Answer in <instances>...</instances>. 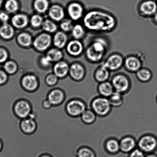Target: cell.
I'll return each instance as SVG.
<instances>
[{
    "label": "cell",
    "mask_w": 157,
    "mask_h": 157,
    "mask_svg": "<svg viewBox=\"0 0 157 157\" xmlns=\"http://www.w3.org/2000/svg\"><path fill=\"white\" fill-rule=\"evenodd\" d=\"M137 147L146 154L155 152L157 150V136L155 134L146 133L140 137Z\"/></svg>",
    "instance_id": "cell-4"
},
{
    "label": "cell",
    "mask_w": 157,
    "mask_h": 157,
    "mask_svg": "<svg viewBox=\"0 0 157 157\" xmlns=\"http://www.w3.org/2000/svg\"><path fill=\"white\" fill-rule=\"evenodd\" d=\"M67 50L71 55L78 56L82 54L83 50V44L80 41H71L68 43Z\"/></svg>",
    "instance_id": "cell-22"
},
{
    "label": "cell",
    "mask_w": 157,
    "mask_h": 157,
    "mask_svg": "<svg viewBox=\"0 0 157 157\" xmlns=\"http://www.w3.org/2000/svg\"><path fill=\"white\" fill-rule=\"evenodd\" d=\"M73 36L76 39L83 38L85 34L84 29L81 25L77 24L73 27L72 31Z\"/></svg>",
    "instance_id": "cell-35"
},
{
    "label": "cell",
    "mask_w": 157,
    "mask_h": 157,
    "mask_svg": "<svg viewBox=\"0 0 157 157\" xmlns=\"http://www.w3.org/2000/svg\"><path fill=\"white\" fill-rule=\"evenodd\" d=\"M109 44L105 38H94L87 48L86 55L90 62L98 63L103 59L108 50Z\"/></svg>",
    "instance_id": "cell-2"
},
{
    "label": "cell",
    "mask_w": 157,
    "mask_h": 157,
    "mask_svg": "<svg viewBox=\"0 0 157 157\" xmlns=\"http://www.w3.org/2000/svg\"><path fill=\"white\" fill-rule=\"evenodd\" d=\"M50 17L56 21H60L64 17L63 9L60 6H53L50 7L49 11Z\"/></svg>",
    "instance_id": "cell-26"
},
{
    "label": "cell",
    "mask_w": 157,
    "mask_h": 157,
    "mask_svg": "<svg viewBox=\"0 0 157 157\" xmlns=\"http://www.w3.org/2000/svg\"><path fill=\"white\" fill-rule=\"evenodd\" d=\"M113 86L109 81L99 83L97 85V92L99 95L109 98L115 92Z\"/></svg>",
    "instance_id": "cell-16"
},
{
    "label": "cell",
    "mask_w": 157,
    "mask_h": 157,
    "mask_svg": "<svg viewBox=\"0 0 157 157\" xmlns=\"http://www.w3.org/2000/svg\"><path fill=\"white\" fill-rule=\"evenodd\" d=\"M156 102H157V95H156Z\"/></svg>",
    "instance_id": "cell-52"
},
{
    "label": "cell",
    "mask_w": 157,
    "mask_h": 157,
    "mask_svg": "<svg viewBox=\"0 0 157 157\" xmlns=\"http://www.w3.org/2000/svg\"><path fill=\"white\" fill-rule=\"evenodd\" d=\"M36 157H54V156L50 154L45 153L39 154Z\"/></svg>",
    "instance_id": "cell-47"
},
{
    "label": "cell",
    "mask_w": 157,
    "mask_h": 157,
    "mask_svg": "<svg viewBox=\"0 0 157 157\" xmlns=\"http://www.w3.org/2000/svg\"><path fill=\"white\" fill-rule=\"evenodd\" d=\"M42 105L44 109H50V108L52 106L50 102L49 101L48 99L45 98L44 99L42 102Z\"/></svg>",
    "instance_id": "cell-45"
},
{
    "label": "cell",
    "mask_w": 157,
    "mask_h": 157,
    "mask_svg": "<svg viewBox=\"0 0 157 157\" xmlns=\"http://www.w3.org/2000/svg\"><path fill=\"white\" fill-rule=\"evenodd\" d=\"M82 121L85 124H94L97 120L98 116L90 108H88L80 116Z\"/></svg>",
    "instance_id": "cell-24"
},
{
    "label": "cell",
    "mask_w": 157,
    "mask_h": 157,
    "mask_svg": "<svg viewBox=\"0 0 157 157\" xmlns=\"http://www.w3.org/2000/svg\"><path fill=\"white\" fill-rule=\"evenodd\" d=\"M59 78L54 74H50L46 76L45 79V83L49 86H56L58 83Z\"/></svg>",
    "instance_id": "cell-37"
},
{
    "label": "cell",
    "mask_w": 157,
    "mask_h": 157,
    "mask_svg": "<svg viewBox=\"0 0 157 157\" xmlns=\"http://www.w3.org/2000/svg\"><path fill=\"white\" fill-rule=\"evenodd\" d=\"M18 41L21 45L24 46H29L31 44V37L30 35L27 33H21L18 36Z\"/></svg>",
    "instance_id": "cell-36"
},
{
    "label": "cell",
    "mask_w": 157,
    "mask_h": 157,
    "mask_svg": "<svg viewBox=\"0 0 157 157\" xmlns=\"http://www.w3.org/2000/svg\"><path fill=\"white\" fill-rule=\"evenodd\" d=\"M154 20L155 22H157V13L154 15Z\"/></svg>",
    "instance_id": "cell-50"
},
{
    "label": "cell",
    "mask_w": 157,
    "mask_h": 157,
    "mask_svg": "<svg viewBox=\"0 0 157 157\" xmlns=\"http://www.w3.org/2000/svg\"><path fill=\"white\" fill-rule=\"evenodd\" d=\"M13 110L16 116L22 120L29 117L33 109L29 101L26 99H20L15 102Z\"/></svg>",
    "instance_id": "cell-7"
},
{
    "label": "cell",
    "mask_w": 157,
    "mask_h": 157,
    "mask_svg": "<svg viewBox=\"0 0 157 157\" xmlns=\"http://www.w3.org/2000/svg\"><path fill=\"white\" fill-rule=\"evenodd\" d=\"M139 10L142 15L144 16H154L157 13V4L151 0L144 1L140 6Z\"/></svg>",
    "instance_id": "cell-15"
},
{
    "label": "cell",
    "mask_w": 157,
    "mask_h": 157,
    "mask_svg": "<svg viewBox=\"0 0 157 157\" xmlns=\"http://www.w3.org/2000/svg\"><path fill=\"white\" fill-rule=\"evenodd\" d=\"M138 140L132 135H126L120 140V152L128 154L137 147Z\"/></svg>",
    "instance_id": "cell-9"
},
{
    "label": "cell",
    "mask_w": 157,
    "mask_h": 157,
    "mask_svg": "<svg viewBox=\"0 0 157 157\" xmlns=\"http://www.w3.org/2000/svg\"><path fill=\"white\" fill-rule=\"evenodd\" d=\"M47 98L52 106L59 105L61 104L65 100V93L63 90L60 88H54L49 91Z\"/></svg>",
    "instance_id": "cell-11"
},
{
    "label": "cell",
    "mask_w": 157,
    "mask_h": 157,
    "mask_svg": "<svg viewBox=\"0 0 157 157\" xmlns=\"http://www.w3.org/2000/svg\"><path fill=\"white\" fill-rule=\"evenodd\" d=\"M9 76L4 70L0 68V87L4 86L7 83Z\"/></svg>",
    "instance_id": "cell-39"
},
{
    "label": "cell",
    "mask_w": 157,
    "mask_h": 157,
    "mask_svg": "<svg viewBox=\"0 0 157 157\" xmlns=\"http://www.w3.org/2000/svg\"><path fill=\"white\" fill-rule=\"evenodd\" d=\"M9 15L4 12H1L0 13V21L3 22V23H6L9 20Z\"/></svg>",
    "instance_id": "cell-44"
},
{
    "label": "cell",
    "mask_w": 157,
    "mask_h": 157,
    "mask_svg": "<svg viewBox=\"0 0 157 157\" xmlns=\"http://www.w3.org/2000/svg\"><path fill=\"white\" fill-rule=\"evenodd\" d=\"M110 82L115 91L123 95L128 92L132 88V81L124 74L115 75L112 78Z\"/></svg>",
    "instance_id": "cell-5"
},
{
    "label": "cell",
    "mask_w": 157,
    "mask_h": 157,
    "mask_svg": "<svg viewBox=\"0 0 157 157\" xmlns=\"http://www.w3.org/2000/svg\"><path fill=\"white\" fill-rule=\"evenodd\" d=\"M4 143L2 139L0 137V153L2 152L4 149Z\"/></svg>",
    "instance_id": "cell-48"
},
{
    "label": "cell",
    "mask_w": 157,
    "mask_h": 157,
    "mask_svg": "<svg viewBox=\"0 0 157 157\" xmlns=\"http://www.w3.org/2000/svg\"><path fill=\"white\" fill-rule=\"evenodd\" d=\"M20 127L23 132L29 135L33 133L36 131L37 124L36 120L28 117L21 120Z\"/></svg>",
    "instance_id": "cell-18"
},
{
    "label": "cell",
    "mask_w": 157,
    "mask_h": 157,
    "mask_svg": "<svg viewBox=\"0 0 157 157\" xmlns=\"http://www.w3.org/2000/svg\"><path fill=\"white\" fill-rule=\"evenodd\" d=\"M17 66L13 61L6 62L4 65V71L10 75L15 74L17 71Z\"/></svg>",
    "instance_id": "cell-33"
},
{
    "label": "cell",
    "mask_w": 157,
    "mask_h": 157,
    "mask_svg": "<svg viewBox=\"0 0 157 157\" xmlns=\"http://www.w3.org/2000/svg\"><path fill=\"white\" fill-rule=\"evenodd\" d=\"M89 108L84 100L79 98L70 100L67 103L66 110L67 113L74 117H80L87 109Z\"/></svg>",
    "instance_id": "cell-6"
},
{
    "label": "cell",
    "mask_w": 157,
    "mask_h": 157,
    "mask_svg": "<svg viewBox=\"0 0 157 157\" xmlns=\"http://www.w3.org/2000/svg\"><path fill=\"white\" fill-rule=\"evenodd\" d=\"M83 23L90 31L95 33H108L114 30L117 21L107 12L93 10L88 12L83 18Z\"/></svg>",
    "instance_id": "cell-1"
},
{
    "label": "cell",
    "mask_w": 157,
    "mask_h": 157,
    "mask_svg": "<svg viewBox=\"0 0 157 157\" xmlns=\"http://www.w3.org/2000/svg\"><path fill=\"white\" fill-rule=\"evenodd\" d=\"M49 2L48 0H35L34 7L39 13H44L48 9Z\"/></svg>",
    "instance_id": "cell-31"
},
{
    "label": "cell",
    "mask_w": 157,
    "mask_h": 157,
    "mask_svg": "<svg viewBox=\"0 0 157 157\" xmlns=\"http://www.w3.org/2000/svg\"><path fill=\"white\" fill-rule=\"evenodd\" d=\"M8 57V54L5 49L0 48V63L5 62Z\"/></svg>",
    "instance_id": "cell-43"
},
{
    "label": "cell",
    "mask_w": 157,
    "mask_h": 157,
    "mask_svg": "<svg viewBox=\"0 0 157 157\" xmlns=\"http://www.w3.org/2000/svg\"><path fill=\"white\" fill-rule=\"evenodd\" d=\"M125 68L131 73H136L142 68V62L139 58L135 56H129L124 60Z\"/></svg>",
    "instance_id": "cell-13"
},
{
    "label": "cell",
    "mask_w": 157,
    "mask_h": 157,
    "mask_svg": "<svg viewBox=\"0 0 157 157\" xmlns=\"http://www.w3.org/2000/svg\"><path fill=\"white\" fill-rule=\"evenodd\" d=\"M21 84L22 88L25 91L33 92L39 88V78L33 74L25 75L21 78Z\"/></svg>",
    "instance_id": "cell-8"
},
{
    "label": "cell",
    "mask_w": 157,
    "mask_h": 157,
    "mask_svg": "<svg viewBox=\"0 0 157 157\" xmlns=\"http://www.w3.org/2000/svg\"><path fill=\"white\" fill-rule=\"evenodd\" d=\"M14 33L11 25L6 23L0 27V36L4 39H8L13 36Z\"/></svg>",
    "instance_id": "cell-29"
},
{
    "label": "cell",
    "mask_w": 157,
    "mask_h": 157,
    "mask_svg": "<svg viewBox=\"0 0 157 157\" xmlns=\"http://www.w3.org/2000/svg\"><path fill=\"white\" fill-rule=\"evenodd\" d=\"M124 60L121 55L115 54L109 56L103 64L110 71H118L124 64Z\"/></svg>",
    "instance_id": "cell-10"
},
{
    "label": "cell",
    "mask_w": 157,
    "mask_h": 157,
    "mask_svg": "<svg viewBox=\"0 0 157 157\" xmlns=\"http://www.w3.org/2000/svg\"><path fill=\"white\" fill-rule=\"evenodd\" d=\"M61 28L64 31H69L73 29V26L71 21L66 20L62 22L60 25Z\"/></svg>",
    "instance_id": "cell-42"
},
{
    "label": "cell",
    "mask_w": 157,
    "mask_h": 157,
    "mask_svg": "<svg viewBox=\"0 0 157 157\" xmlns=\"http://www.w3.org/2000/svg\"><path fill=\"white\" fill-rule=\"evenodd\" d=\"M104 149L108 154L110 155H116L120 152V140L112 137L108 138L105 142Z\"/></svg>",
    "instance_id": "cell-12"
},
{
    "label": "cell",
    "mask_w": 157,
    "mask_h": 157,
    "mask_svg": "<svg viewBox=\"0 0 157 157\" xmlns=\"http://www.w3.org/2000/svg\"><path fill=\"white\" fill-rule=\"evenodd\" d=\"M28 18L23 14L15 15L12 19V23L15 27L18 28L25 27L28 23Z\"/></svg>",
    "instance_id": "cell-28"
},
{
    "label": "cell",
    "mask_w": 157,
    "mask_h": 157,
    "mask_svg": "<svg viewBox=\"0 0 157 157\" xmlns=\"http://www.w3.org/2000/svg\"><path fill=\"white\" fill-rule=\"evenodd\" d=\"M51 62L50 59L47 56L46 57L42 58V60H41V63H42L43 65L44 66H48Z\"/></svg>",
    "instance_id": "cell-46"
},
{
    "label": "cell",
    "mask_w": 157,
    "mask_h": 157,
    "mask_svg": "<svg viewBox=\"0 0 157 157\" xmlns=\"http://www.w3.org/2000/svg\"><path fill=\"white\" fill-rule=\"evenodd\" d=\"M67 38L65 33L62 32H59L54 36V45L59 48L63 47L66 44Z\"/></svg>",
    "instance_id": "cell-30"
},
{
    "label": "cell",
    "mask_w": 157,
    "mask_h": 157,
    "mask_svg": "<svg viewBox=\"0 0 157 157\" xmlns=\"http://www.w3.org/2000/svg\"><path fill=\"white\" fill-rule=\"evenodd\" d=\"M110 76V71L103 65L98 68L94 71V78L97 83L109 81Z\"/></svg>",
    "instance_id": "cell-19"
},
{
    "label": "cell",
    "mask_w": 157,
    "mask_h": 157,
    "mask_svg": "<svg viewBox=\"0 0 157 157\" xmlns=\"http://www.w3.org/2000/svg\"><path fill=\"white\" fill-rule=\"evenodd\" d=\"M70 77L76 81L83 80L86 77V71L82 65L75 63L71 65L69 68Z\"/></svg>",
    "instance_id": "cell-14"
},
{
    "label": "cell",
    "mask_w": 157,
    "mask_h": 157,
    "mask_svg": "<svg viewBox=\"0 0 157 157\" xmlns=\"http://www.w3.org/2000/svg\"><path fill=\"white\" fill-rule=\"evenodd\" d=\"M90 108L98 117H100L107 116L110 114L113 109L109 98L99 95L91 100Z\"/></svg>",
    "instance_id": "cell-3"
},
{
    "label": "cell",
    "mask_w": 157,
    "mask_h": 157,
    "mask_svg": "<svg viewBox=\"0 0 157 157\" xmlns=\"http://www.w3.org/2000/svg\"><path fill=\"white\" fill-rule=\"evenodd\" d=\"M43 29L50 33H53L57 30V27L54 22L49 20H46L42 24Z\"/></svg>",
    "instance_id": "cell-38"
},
{
    "label": "cell",
    "mask_w": 157,
    "mask_h": 157,
    "mask_svg": "<svg viewBox=\"0 0 157 157\" xmlns=\"http://www.w3.org/2000/svg\"><path fill=\"white\" fill-rule=\"evenodd\" d=\"M113 108H119L123 105L124 101L123 94L115 91L109 98Z\"/></svg>",
    "instance_id": "cell-25"
},
{
    "label": "cell",
    "mask_w": 157,
    "mask_h": 157,
    "mask_svg": "<svg viewBox=\"0 0 157 157\" xmlns=\"http://www.w3.org/2000/svg\"><path fill=\"white\" fill-rule=\"evenodd\" d=\"M47 56L51 62L58 61L62 58V52L57 49L53 48L49 50Z\"/></svg>",
    "instance_id": "cell-32"
},
{
    "label": "cell",
    "mask_w": 157,
    "mask_h": 157,
    "mask_svg": "<svg viewBox=\"0 0 157 157\" xmlns=\"http://www.w3.org/2000/svg\"><path fill=\"white\" fill-rule=\"evenodd\" d=\"M4 0H0V8L2 6L3 3H4Z\"/></svg>",
    "instance_id": "cell-51"
},
{
    "label": "cell",
    "mask_w": 157,
    "mask_h": 157,
    "mask_svg": "<svg viewBox=\"0 0 157 157\" xmlns=\"http://www.w3.org/2000/svg\"><path fill=\"white\" fill-rule=\"evenodd\" d=\"M42 22V18L40 16L35 15L32 17L31 19L32 25L34 27H38L41 25Z\"/></svg>",
    "instance_id": "cell-41"
},
{
    "label": "cell",
    "mask_w": 157,
    "mask_h": 157,
    "mask_svg": "<svg viewBox=\"0 0 157 157\" xmlns=\"http://www.w3.org/2000/svg\"><path fill=\"white\" fill-rule=\"evenodd\" d=\"M51 42V38L50 35L43 33L35 39L33 44L37 49L44 50L49 47Z\"/></svg>",
    "instance_id": "cell-17"
},
{
    "label": "cell",
    "mask_w": 157,
    "mask_h": 157,
    "mask_svg": "<svg viewBox=\"0 0 157 157\" xmlns=\"http://www.w3.org/2000/svg\"><path fill=\"white\" fill-rule=\"evenodd\" d=\"M146 154L138 147L128 154V157H145Z\"/></svg>",
    "instance_id": "cell-40"
},
{
    "label": "cell",
    "mask_w": 157,
    "mask_h": 157,
    "mask_svg": "<svg viewBox=\"0 0 157 157\" xmlns=\"http://www.w3.org/2000/svg\"><path fill=\"white\" fill-rule=\"evenodd\" d=\"M75 157H97L95 151L89 146H83L78 149Z\"/></svg>",
    "instance_id": "cell-27"
},
{
    "label": "cell",
    "mask_w": 157,
    "mask_h": 157,
    "mask_svg": "<svg viewBox=\"0 0 157 157\" xmlns=\"http://www.w3.org/2000/svg\"><path fill=\"white\" fill-rule=\"evenodd\" d=\"M54 73L59 79L65 78L67 77L69 71V68L67 64L65 62H58L55 65Z\"/></svg>",
    "instance_id": "cell-21"
},
{
    "label": "cell",
    "mask_w": 157,
    "mask_h": 157,
    "mask_svg": "<svg viewBox=\"0 0 157 157\" xmlns=\"http://www.w3.org/2000/svg\"><path fill=\"white\" fill-rule=\"evenodd\" d=\"M136 76L139 81L145 83L151 80L152 74L151 71L147 68H141L136 73Z\"/></svg>",
    "instance_id": "cell-23"
},
{
    "label": "cell",
    "mask_w": 157,
    "mask_h": 157,
    "mask_svg": "<svg viewBox=\"0 0 157 157\" xmlns=\"http://www.w3.org/2000/svg\"><path fill=\"white\" fill-rule=\"evenodd\" d=\"M68 10L69 16L74 20H78L83 16V7L78 3L74 2L70 4Z\"/></svg>",
    "instance_id": "cell-20"
},
{
    "label": "cell",
    "mask_w": 157,
    "mask_h": 157,
    "mask_svg": "<svg viewBox=\"0 0 157 157\" xmlns=\"http://www.w3.org/2000/svg\"><path fill=\"white\" fill-rule=\"evenodd\" d=\"M5 8L10 13L16 12L19 8V4L16 0H7L5 3Z\"/></svg>",
    "instance_id": "cell-34"
},
{
    "label": "cell",
    "mask_w": 157,
    "mask_h": 157,
    "mask_svg": "<svg viewBox=\"0 0 157 157\" xmlns=\"http://www.w3.org/2000/svg\"><path fill=\"white\" fill-rule=\"evenodd\" d=\"M145 157H157V155L155 152L146 154Z\"/></svg>",
    "instance_id": "cell-49"
}]
</instances>
